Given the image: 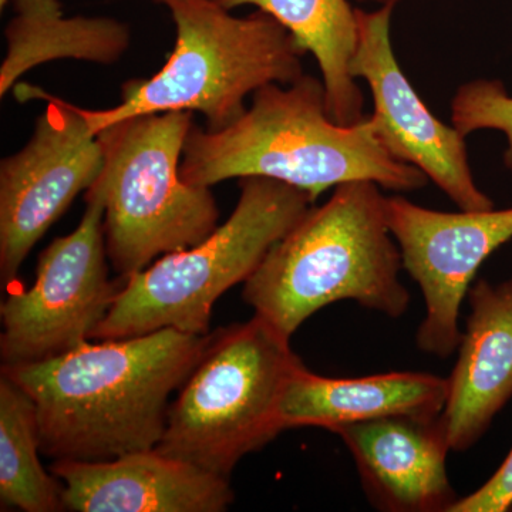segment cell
<instances>
[{
    "label": "cell",
    "mask_w": 512,
    "mask_h": 512,
    "mask_svg": "<svg viewBox=\"0 0 512 512\" xmlns=\"http://www.w3.org/2000/svg\"><path fill=\"white\" fill-rule=\"evenodd\" d=\"M208 335L161 329L86 342L45 362L2 366L36 406L40 451L55 461H107L156 448L168 400Z\"/></svg>",
    "instance_id": "cell-1"
},
{
    "label": "cell",
    "mask_w": 512,
    "mask_h": 512,
    "mask_svg": "<svg viewBox=\"0 0 512 512\" xmlns=\"http://www.w3.org/2000/svg\"><path fill=\"white\" fill-rule=\"evenodd\" d=\"M180 174L208 188L231 178H271L308 192L313 201L352 181L392 191H416L429 183L419 168L384 146L372 114L352 126L336 123L322 80L308 74L256 90L251 106L224 130L192 126Z\"/></svg>",
    "instance_id": "cell-2"
},
{
    "label": "cell",
    "mask_w": 512,
    "mask_h": 512,
    "mask_svg": "<svg viewBox=\"0 0 512 512\" xmlns=\"http://www.w3.org/2000/svg\"><path fill=\"white\" fill-rule=\"evenodd\" d=\"M380 188L372 181L338 185L269 249L244 282V301L255 315L291 339L312 315L340 301L389 318L407 312L402 254Z\"/></svg>",
    "instance_id": "cell-3"
},
{
    "label": "cell",
    "mask_w": 512,
    "mask_h": 512,
    "mask_svg": "<svg viewBox=\"0 0 512 512\" xmlns=\"http://www.w3.org/2000/svg\"><path fill=\"white\" fill-rule=\"evenodd\" d=\"M154 2L173 19V52L150 79L124 84L113 109L80 107L96 136L120 121L170 111L201 113L208 131L224 130L247 111L249 94L272 83L286 86L305 74V50L262 10L235 16L220 0Z\"/></svg>",
    "instance_id": "cell-4"
},
{
    "label": "cell",
    "mask_w": 512,
    "mask_h": 512,
    "mask_svg": "<svg viewBox=\"0 0 512 512\" xmlns=\"http://www.w3.org/2000/svg\"><path fill=\"white\" fill-rule=\"evenodd\" d=\"M239 188L237 207L210 237L126 279L92 339L136 338L161 329L208 335L218 298L247 281L315 202L308 192L271 178H239Z\"/></svg>",
    "instance_id": "cell-5"
},
{
    "label": "cell",
    "mask_w": 512,
    "mask_h": 512,
    "mask_svg": "<svg viewBox=\"0 0 512 512\" xmlns=\"http://www.w3.org/2000/svg\"><path fill=\"white\" fill-rule=\"evenodd\" d=\"M302 365L291 339L261 316L218 329L168 407L157 450L229 478L284 431L279 404Z\"/></svg>",
    "instance_id": "cell-6"
},
{
    "label": "cell",
    "mask_w": 512,
    "mask_h": 512,
    "mask_svg": "<svg viewBox=\"0 0 512 512\" xmlns=\"http://www.w3.org/2000/svg\"><path fill=\"white\" fill-rule=\"evenodd\" d=\"M191 111L144 114L101 131L107 258L120 278L200 244L218 228L211 188L180 174Z\"/></svg>",
    "instance_id": "cell-7"
},
{
    "label": "cell",
    "mask_w": 512,
    "mask_h": 512,
    "mask_svg": "<svg viewBox=\"0 0 512 512\" xmlns=\"http://www.w3.org/2000/svg\"><path fill=\"white\" fill-rule=\"evenodd\" d=\"M104 239V195L87 190L79 227L39 256L36 281L0 305L2 366L45 362L92 340L121 284L111 282Z\"/></svg>",
    "instance_id": "cell-8"
},
{
    "label": "cell",
    "mask_w": 512,
    "mask_h": 512,
    "mask_svg": "<svg viewBox=\"0 0 512 512\" xmlns=\"http://www.w3.org/2000/svg\"><path fill=\"white\" fill-rule=\"evenodd\" d=\"M16 99L45 100L35 130L18 153L0 163V278L12 282L47 229L74 198L89 190L104 168V150L79 106L30 84H16Z\"/></svg>",
    "instance_id": "cell-9"
},
{
    "label": "cell",
    "mask_w": 512,
    "mask_h": 512,
    "mask_svg": "<svg viewBox=\"0 0 512 512\" xmlns=\"http://www.w3.org/2000/svg\"><path fill=\"white\" fill-rule=\"evenodd\" d=\"M384 217L402 254L403 269L423 293L426 315L417 330L421 352L440 359L460 345V312L480 266L512 239V208L443 212L394 195Z\"/></svg>",
    "instance_id": "cell-10"
},
{
    "label": "cell",
    "mask_w": 512,
    "mask_h": 512,
    "mask_svg": "<svg viewBox=\"0 0 512 512\" xmlns=\"http://www.w3.org/2000/svg\"><path fill=\"white\" fill-rule=\"evenodd\" d=\"M393 9H356L359 39L352 60L353 77L365 80L372 92V116L384 146L419 168L460 210H493L494 202L474 181L466 137L431 113L397 62L390 37Z\"/></svg>",
    "instance_id": "cell-11"
},
{
    "label": "cell",
    "mask_w": 512,
    "mask_h": 512,
    "mask_svg": "<svg viewBox=\"0 0 512 512\" xmlns=\"http://www.w3.org/2000/svg\"><path fill=\"white\" fill-rule=\"evenodd\" d=\"M349 448L363 490L386 512H448L458 495L447 473L451 451L441 414H400L333 431Z\"/></svg>",
    "instance_id": "cell-12"
},
{
    "label": "cell",
    "mask_w": 512,
    "mask_h": 512,
    "mask_svg": "<svg viewBox=\"0 0 512 512\" xmlns=\"http://www.w3.org/2000/svg\"><path fill=\"white\" fill-rule=\"evenodd\" d=\"M64 510L74 512H222L234 503L229 478L157 448L107 461H55Z\"/></svg>",
    "instance_id": "cell-13"
},
{
    "label": "cell",
    "mask_w": 512,
    "mask_h": 512,
    "mask_svg": "<svg viewBox=\"0 0 512 512\" xmlns=\"http://www.w3.org/2000/svg\"><path fill=\"white\" fill-rule=\"evenodd\" d=\"M470 315L448 377L441 412L451 451L470 450L512 397V279H480L468 291Z\"/></svg>",
    "instance_id": "cell-14"
},
{
    "label": "cell",
    "mask_w": 512,
    "mask_h": 512,
    "mask_svg": "<svg viewBox=\"0 0 512 512\" xmlns=\"http://www.w3.org/2000/svg\"><path fill=\"white\" fill-rule=\"evenodd\" d=\"M448 382L443 377L417 372L332 379L299 366L286 383L279 419L284 430L319 427L335 431L349 424L420 414L443 412Z\"/></svg>",
    "instance_id": "cell-15"
},
{
    "label": "cell",
    "mask_w": 512,
    "mask_h": 512,
    "mask_svg": "<svg viewBox=\"0 0 512 512\" xmlns=\"http://www.w3.org/2000/svg\"><path fill=\"white\" fill-rule=\"evenodd\" d=\"M13 16L5 28L6 56L0 66V97L20 77L42 64L80 60L113 64L126 55L131 30L106 16H66L60 0H10Z\"/></svg>",
    "instance_id": "cell-16"
},
{
    "label": "cell",
    "mask_w": 512,
    "mask_h": 512,
    "mask_svg": "<svg viewBox=\"0 0 512 512\" xmlns=\"http://www.w3.org/2000/svg\"><path fill=\"white\" fill-rule=\"evenodd\" d=\"M229 10L254 6L278 20L319 64L329 116L342 126L365 119V97L352 74L359 28L349 0H220Z\"/></svg>",
    "instance_id": "cell-17"
},
{
    "label": "cell",
    "mask_w": 512,
    "mask_h": 512,
    "mask_svg": "<svg viewBox=\"0 0 512 512\" xmlns=\"http://www.w3.org/2000/svg\"><path fill=\"white\" fill-rule=\"evenodd\" d=\"M36 406L9 377L0 379V504L25 512L64 510L63 484L40 463Z\"/></svg>",
    "instance_id": "cell-18"
},
{
    "label": "cell",
    "mask_w": 512,
    "mask_h": 512,
    "mask_svg": "<svg viewBox=\"0 0 512 512\" xmlns=\"http://www.w3.org/2000/svg\"><path fill=\"white\" fill-rule=\"evenodd\" d=\"M453 126L467 137L478 130L503 131L508 147L505 167L512 174V97L498 80H474L461 84L451 100Z\"/></svg>",
    "instance_id": "cell-19"
},
{
    "label": "cell",
    "mask_w": 512,
    "mask_h": 512,
    "mask_svg": "<svg viewBox=\"0 0 512 512\" xmlns=\"http://www.w3.org/2000/svg\"><path fill=\"white\" fill-rule=\"evenodd\" d=\"M512 505V448L494 476L477 491L460 497L448 512H504Z\"/></svg>",
    "instance_id": "cell-20"
},
{
    "label": "cell",
    "mask_w": 512,
    "mask_h": 512,
    "mask_svg": "<svg viewBox=\"0 0 512 512\" xmlns=\"http://www.w3.org/2000/svg\"><path fill=\"white\" fill-rule=\"evenodd\" d=\"M357 2H375V3H380V6H382V5L396 6L397 3L402 2V0H357Z\"/></svg>",
    "instance_id": "cell-21"
},
{
    "label": "cell",
    "mask_w": 512,
    "mask_h": 512,
    "mask_svg": "<svg viewBox=\"0 0 512 512\" xmlns=\"http://www.w3.org/2000/svg\"><path fill=\"white\" fill-rule=\"evenodd\" d=\"M10 0H0V9H5L6 6H9Z\"/></svg>",
    "instance_id": "cell-22"
},
{
    "label": "cell",
    "mask_w": 512,
    "mask_h": 512,
    "mask_svg": "<svg viewBox=\"0 0 512 512\" xmlns=\"http://www.w3.org/2000/svg\"><path fill=\"white\" fill-rule=\"evenodd\" d=\"M508 511H512V505H511V507H510V510H508Z\"/></svg>",
    "instance_id": "cell-23"
}]
</instances>
